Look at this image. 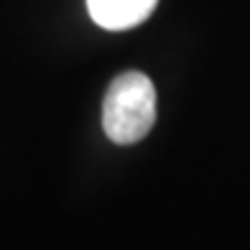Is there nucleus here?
<instances>
[{"label":"nucleus","mask_w":250,"mask_h":250,"mask_svg":"<svg viewBox=\"0 0 250 250\" xmlns=\"http://www.w3.org/2000/svg\"><path fill=\"white\" fill-rule=\"evenodd\" d=\"M156 123V89L143 72L112 79L102 105V128L112 143L130 146L148 135Z\"/></svg>","instance_id":"obj_1"},{"label":"nucleus","mask_w":250,"mask_h":250,"mask_svg":"<svg viewBox=\"0 0 250 250\" xmlns=\"http://www.w3.org/2000/svg\"><path fill=\"white\" fill-rule=\"evenodd\" d=\"M158 0H87V10L97 26L107 31H125L143 23Z\"/></svg>","instance_id":"obj_2"}]
</instances>
